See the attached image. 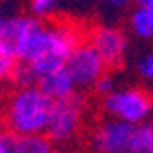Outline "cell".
I'll return each instance as SVG.
<instances>
[{"instance_id": "6da1fadb", "label": "cell", "mask_w": 153, "mask_h": 153, "mask_svg": "<svg viewBox=\"0 0 153 153\" xmlns=\"http://www.w3.org/2000/svg\"><path fill=\"white\" fill-rule=\"evenodd\" d=\"M79 44V30L68 22L42 24L30 40L20 62L34 70L36 78L64 68L70 54Z\"/></svg>"}, {"instance_id": "7a4b0ae2", "label": "cell", "mask_w": 153, "mask_h": 153, "mask_svg": "<svg viewBox=\"0 0 153 153\" xmlns=\"http://www.w3.org/2000/svg\"><path fill=\"white\" fill-rule=\"evenodd\" d=\"M54 100L40 90L38 84L18 88L6 102L4 127L14 135L46 133L54 109Z\"/></svg>"}, {"instance_id": "3957f363", "label": "cell", "mask_w": 153, "mask_h": 153, "mask_svg": "<svg viewBox=\"0 0 153 153\" xmlns=\"http://www.w3.org/2000/svg\"><path fill=\"white\" fill-rule=\"evenodd\" d=\"M103 109L109 117L123 119L127 123H141L147 121L153 114V97L149 91L141 88H123L114 90L103 96Z\"/></svg>"}, {"instance_id": "277c9868", "label": "cell", "mask_w": 153, "mask_h": 153, "mask_svg": "<svg viewBox=\"0 0 153 153\" xmlns=\"http://www.w3.org/2000/svg\"><path fill=\"white\" fill-rule=\"evenodd\" d=\"M84 115V100L74 94L70 97L58 100L52 109V117L46 129V135L54 143H66L78 133Z\"/></svg>"}, {"instance_id": "5b68a950", "label": "cell", "mask_w": 153, "mask_h": 153, "mask_svg": "<svg viewBox=\"0 0 153 153\" xmlns=\"http://www.w3.org/2000/svg\"><path fill=\"white\" fill-rule=\"evenodd\" d=\"M42 20L36 16H0V48L22 60Z\"/></svg>"}, {"instance_id": "8992f818", "label": "cell", "mask_w": 153, "mask_h": 153, "mask_svg": "<svg viewBox=\"0 0 153 153\" xmlns=\"http://www.w3.org/2000/svg\"><path fill=\"white\" fill-rule=\"evenodd\" d=\"M66 68L72 74L78 88H94L97 79L105 74V62L97 54V50L88 42V44H78L74 52L70 54Z\"/></svg>"}, {"instance_id": "52a82bcc", "label": "cell", "mask_w": 153, "mask_h": 153, "mask_svg": "<svg viewBox=\"0 0 153 153\" xmlns=\"http://www.w3.org/2000/svg\"><path fill=\"white\" fill-rule=\"evenodd\" d=\"M133 123L123 119H108L103 121L91 137V145L97 153H129V141L133 133Z\"/></svg>"}, {"instance_id": "ba28073f", "label": "cell", "mask_w": 153, "mask_h": 153, "mask_svg": "<svg viewBox=\"0 0 153 153\" xmlns=\"http://www.w3.org/2000/svg\"><path fill=\"white\" fill-rule=\"evenodd\" d=\"M90 44L103 58L108 68H115L123 62L127 52V40L119 28L114 26H97L90 34Z\"/></svg>"}, {"instance_id": "9c48e42d", "label": "cell", "mask_w": 153, "mask_h": 153, "mask_svg": "<svg viewBox=\"0 0 153 153\" xmlns=\"http://www.w3.org/2000/svg\"><path fill=\"white\" fill-rule=\"evenodd\" d=\"M36 84H38L40 90L44 91V94H48L54 102L74 96L76 88H78L76 82H74V78H72V74L68 72L66 66L54 70V72H50V74H46V76H40Z\"/></svg>"}, {"instance_id": "30bf717a", "label": "cell", "mask_w": 153, "mask_h": 153, "mask_svg": "<svg viewBox=\"0 0 153 153\" xmlns=\"http://www.w3.org/2000/svg\"><path fill=\"white\" fill-rule=\"evenodd\" d=\"M14 153H54V141L46 133L14 135Z\"/></svg>"}, {"instance_id": "8fae6325", "label": "cell", "mask_w": 153, "mask_h": 153, "mask_svg": "<svg viewBox=\"0 0 153 153\" xmlns=\"http://www.w3.org/2000/svg\"><path fill=\"white\" fill-rule=\"evenodd\" d=\"M129 28L137 38L153 40V8L135 6V10L129 14Z\"/></svg>"}, {"instance_id": "7c38bea8", "label": "cell", "mask_w": 153, "mask_h": 153, "mask_svg": "<svg viewBox=\"0 0 153 153\" xmlns=\"http://www.w3.org/2000/svg\"><path fill=\"white\" fill-rule=\"evenodd\" d=\"M129 153H153V121H141L133 127Z\"/></svg>"}, {"instance_id": "4fadbf2b", "label": "cell", "mask_w": 153, "mask_h": 153, "mask_svg": "<svg viewBox=\"0 0 153 153\" xmlns=\"http://www.w3.org/2000/svg\"><path fill=\"white\" fill-rule=\"evenodd\" d=\"M58 6H60V0H30V12L40 20L50 18L58 10Z\"/></svg>"}, {"instance_id": "5bb4252c", "label": "cell", "mask_w": 153, "mask_h": 153, "mask_svg": "<svg viewBox=\"0 0 153 153\" xmlns=\"http://www.w3.org/2000/svg\"><path fill=\"white\" fill-rule=\"evenodd\" d=\"M18 62H20V60H18L14 54H10V52L4 50V48H0V82L12 78Z\"/></svg>"}, {"instance_id": "9a60e30c", "label": "cell", "mask_w": 153, "mask_h": 153, "mask_svg": "<svg viewBox=\"0 0 153 153\" xmlns=\"http://www.w3.org/2000/svg\"><path fill=\"white\" fill-rule=\"evenodd\" d=\"M12 79L16 82L18 88H22V85H32L38 82V78H36L34 70L30 68L26 62H18L16 70H14V74H12Z\"/></svg>"}, {"instance_id": "2e32d148", "label": "cell", "mask_w": 153, "mask_h": 153, "mask_svg": "<svg viewBox=\"0 0 153 153\" xmlns=\"http://www.w3.org/2000/svg\"><path fill=\"white\" fill-rule=\"evenodd\" d=\"M137 74L141 76L143 79L153 82V54H145L137 64Z\"/></svg>"}, {"instance_id": "e0dca14e", "label": "cell", "mask_w": 153, "mask_h": 153, "mask_svg": "<svg viewBox=\"0 0 153 153\" xmlns=\"http://www.w3.org/2000/svg\"><path fill=\"white\" fill-rule=\"evenodd\" d=\"M94 90H96L100 96H108V94H111V91L115 90V82H114V78H109L108 74H103L102 78H100L96 84H94Z\"/></svg>"}, {"instance_id": "ac0fdd59", "label": "cell", "mask_w": 153, "mask_h": 153, "mask_svg": "<svg viewBox=\"0 0 153 153\" xmlns=\"http://www.w3.org/2000/svg\"><path fill=\"white\" fill-rule=\"evenodd\" d=\"M0 153H14V133L0 127Z\"/></svg>"}, {"instance_id": "d6986e66", "label": "cell", "mask_w": 153, "mask_h": 153, "mask_svg": "<svg viewBox=\"0 0 153 153\" xmlns=\"http://www.w3.org/2000/svg\"><path fill=\"white\" fill-rule=\"evenodd\" d=\"M108 6H111V8H117V10H121V8H125V6H129V2H133V0H103Z\"/></svg>"}, {"instance_id": "ffe728a7", "label": "cell", "mask_w": 153, "mask_h": 153, "mask_svg": "<svg viewBox=\"0 0 153 153\" xmlns=\"http://www.w3.org/2000/svg\"><path fill=\"white\" fill-rule=\"evenodd\" d=\"M135 6H141V8H153V0H133Z\"/></svg>"}]
</instances>
